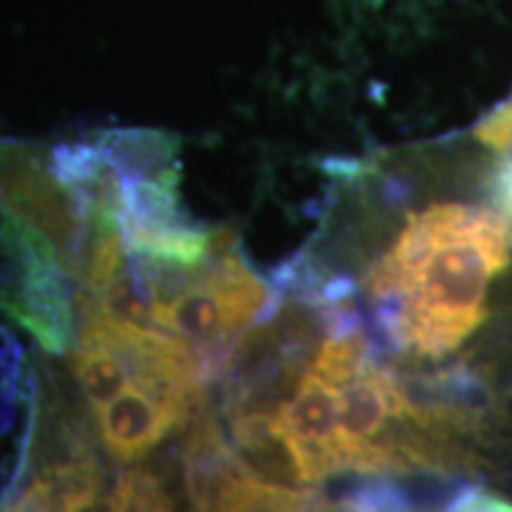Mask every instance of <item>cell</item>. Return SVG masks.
<instances>
[{
	"label": "cell",
	"instance_id": "obj_10",
	"mask_svg": "<svg viewBox=\"0 0 512 512\" xmlns=\"http://www.w3.org/2000/svg\"><path fill=\"white\" fill-rule=\"evenodd\" d=\"M112 510H174L176 498L169 484L152 467H128L107 496Z\"/></svg>",
	"mask_w": 512,
	"mask_h": 512
},
{
	"label": "cell",
	"instance_id": "obj_3",
	"mask_svg": "<svg viewBox=\"0 0 512 512\" xmlns=\"http://www.w3.org/2000/svg\"><path fill=\"white\" fill-rule=\"evenodd\" d=\"M339 382L309 366L290 399L278 408L280 425L302 453L311 489L342 475L337 451Z\"/></svg>",
	"mask_w": 512,
	"mask_h": 512
},
{
	"label": "cell",
	"instance_id": "obj_9",
	"mask_svg": "<svg viewBox=\"0 0 512 512\" xmlns=\"http://www.w3.org/2000/svg\"><path fill=\"white\" fill-rule=\"evenodd\" d=\"M69 351H72L69 363H72L74 377L81 384V392L91 403L93 411L107 406L131 382V373H128L124 358L107 344L76 339V347Z\"/></svg>",
	"mask_w": 512,
	"mask_h": 512
},
{
	"label": "cell",
	"instance_id": "obj_4",
	"mask_svg": "<svg viewBox=\"0 0 512 512\" xmlns=\"http://www.w3.org/2000/svg\"><path fill=\"white\" fill-rule=\"evenodd\" d=\"M195 418L178 403L152 394L143 384L128 382L119 396L95 411L102 446L117 463H133L155 451L166 434Z\"/></svg>",
	"mask_w": 512,
	"mask_h": 512
},
{
	"label": "cell",
	"instance_id": "obj_8",
	"mask_svg": "<svg viewBox=\"0 0 512 512\" xmlns=\"http://www.w3.org/2000/svg\"><path fill=\"white\" fill-rule=\"evenodd\" d=\"M121 178L181 183V138L159 128H110L95 138Z\"/></svg>",
	"mask_w": 512,
	"mask_h": 512
},
{
	"label": "cell",
	"instance_id": "obj_12",
	"mask_svg": "<svg viewBox=\"0 0 512 512\" xmlns=\"http://www.w3.org/2000/svg\"><path fill=\"white\" fill-rule=\"evenodd\" d=\"M19 377V347L8 337L5 347L0 349V432H5L15 413V394Z\"/></svg>",
	"mask_w": 512,
	"mask_h": 512
},
{
	"label": "cell",
	"instance_id": "obj_6",
	"mask_svg": "<svg viewBox=\"0 0 512 512\" xmlns=\"http://www.w3.org/2000/svg\"><path fill=\"white\" fill-rule=\"evenodd\" d=\"M230 437L240 463L259 482L318 494L309 486L302 453L280 425L278 413L247 411L230 415Z\"/></svg>",
	"mask_w": 512,
	"mask_h": 512
},
{
	"label": "cell",
	"instance_id": "obj_2",
	"mask_svg": "<svg viewBox=\"0 0 512 512\" xmlns=\"http://www.w3.org/2000/svg\"><path fill=\"white\" fill-rule=\"evenodd\" d=\"M0 211L46 242L67 278L86 273L93 214L60 181L41 145L0 138Z\"/></svg>",
	"mask_w": 512,
	"mask_h": 512
},
{
	"label": "cell",
	"instance_id": "obj_11",
	"mask_svg": "<svg viewBox=\"0 0 512 512\" xmlns=\"http://www.w3.org/2000/svg\"><path fill=\"white\" fill-rule=\"evenodd\" d=\"M479 138L501 155L494 174L496 204L512 219V95L479 126Z\"/></svg>",
	"mask_w": 512,
	"mask_h": 512
},
{
	"label": "cell",
	"instance_id": "obj_7",
	"mask_svg": "<svg viewBox=\"0 0 512 512\" xmlns=\"http://www.w3.org/2000/svg\"><path fill=\"white\" fill-rule=\"evenodd\" d=\"M102 470L95 456L43 465L0 496L3 510H86L98 501Z\"/></svg>",
	"mask_w": 512,
	"mask_h": 512
},
{
	"label": "cell",
	"instance_id": "obj_5",
	"mask_svg": "<svg viewBox=\"0 0 512 512\" xmlns=\"http://www.w3.org/2000/svg\"><path fill=\"white\" fill-rule=\"evenodd\" d=\"M181 465L185 494L197 510H233L235 496L252 477L207 408L190 420Z\"/></svg>",
	"mask_w": 512,
	"mask_h": 512
},
{
	"label": "cell",
	"instance_id": "obj_1",
	"mask_svg": "<svg viewBox=\"0 0 512 512\" xmlns=\"http://www.w3.org/2000/svg\"><path fill=\"white\" fill-rule=\"evenodd\" d=\"M510 264V214L498 204L446 200L408 214L363 275L375 344L420 370L453 361L489 320Z\"/></svg>",
	"mask_w": 512,
	"mask_h": 512
}]
</instances>
